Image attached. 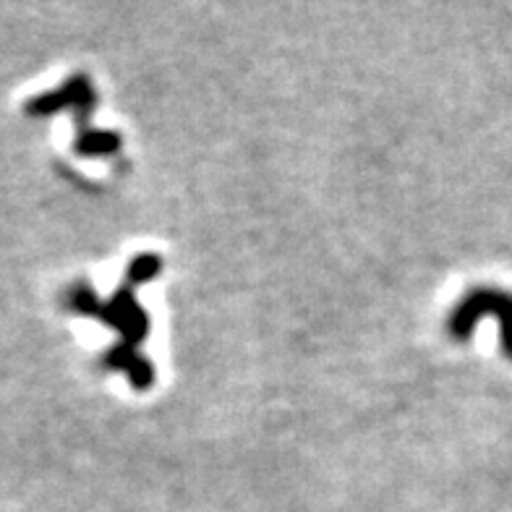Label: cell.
I'll list each match as a JSON object with an SVG mask.
<instances>
[{
    "label": "cell",
    "mask_w": 512,
    "mask_h": 512,
    "mask_svg": "<svg viewBox=\"0 0 512 512\" xmlns=\"http://www.w3.org/2000/svg\"><path fill=\"white\" fill-rule=\"evenodd\" d=\"M160 267V256L155 254H144L139 256V259H134L131 267H128L126 285L115 293L113 301H108V304L97 301L95 290H89L84 283L74 285V288L66 293L68 309L79 311L84 317L102 319L105 324H110V327L123 332V340L108 353L105 366H108V369H126L131 384L139 387V390H147L149 384L155 382V371H152V366L136 353L139 343L147 337L149 319L147 314H144L142 306L136 304L134 290L136 285L152 280V277L160 272Z\"/></svg>",
    "instance_id": "1"
},
{
    "label": "cell",
    "mask_w": 512,
    "mask_h": 512,
    "mask_svg": "<svg viewBox=\"0 0 512 512\" xmlns=\"http://www.w3.org/2000/svg\"><path fill=\"white\" fill-rule=\"evenodd\" d=\"M92 102H95V92L87 76H74L68 79L58 92H48V95L34 97L27 102V115L32 118H42V115L58 113L63 108H76L79 113V134H76V152L87 157H100V155H113L118 152L121 139L108 131H92L87 126V113H92Z\"/></svg>",
    "instance_id": "2"
}]
</instances>
